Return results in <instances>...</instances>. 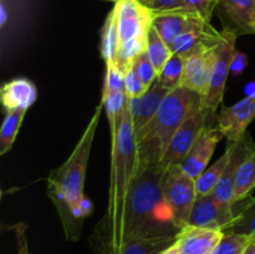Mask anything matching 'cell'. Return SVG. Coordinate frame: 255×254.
Wrapping results in <instances>:
<instances>
[{
	"label": "cell",
	"mask_w": 255,
	"mask_h": 254,
	"mask_svg": "<svg viewBox=\"0 0 255 254\" xmlns=\"http://www.w3.org/2000/svg\"><path fill=\"white\" fill-rule=\"evenodd\" d=\"M243 254H255V239L252 238V241L249 242V244L247 246V248L244 249Z\"/></svg>",
	"instance_id": "37"
},
{
	"label": "cell",
	"mask_w": 255,
	"mask_h": 254,
	"mask_svg": "<svg viewBox=\"0 0 255 254\" xmlns=\"http://www.w3.org/2000/svg\"><path fill=\"white\" fill-rule=\"evenodd\" d=\"M238 35L232 30L223 29L222 37L214 46L213 65L207 94L202 97V109L209 117L217 116L218 107L223 101L226 84L236 57V41Z\"/></svg>",
	"instance_id": "5"
},
{
	"label": "cell",
	"mask_w": 255,
	"mask_h": 254,
	"mask_svg": "<svg viewBox=\"0 0 255 254\" xmlns=\"http://www.w3.org/2000/svg\"><path fill=\"white\" fill-rule=\"evenodd\" d=\"M221 37L214 41L202 42L183 55L184 72L181 87L191 90L201 97H204L211 80L214 46Z\"/></svg>",
	"instance_id": "7"
},
{
	"label": "cell",
	"mask_w": 255,
	"mask_h": 254,
	"mask_svg": "<svg viewBox=\"0 0 255 254\" xmlns=\"http://www.w3.org/2000/svg\"><path fill=\"white\" fill-rule=\"evenodd\" d=\"M228 159L229 151L226 149V152L219 157V159H217L212 166L207 167L202 172L201 176L196 179V189L198 196H208L213 192V189L216 188V186L223 176Z\"/></svg>",
	"instance_id": "23"
},
{
	"label": "cell",
	"mask_w": 255,
	"mask_h": 254,
	"mask_svg": "<svg viewBox=\"0 0 255 254\" xmlns=\"http://www.w3.org/2000/svg\"><path fill=\"white\" fill-rule=\"evenodd\" d=\"M14 232L17 244V254H29L26 239V226L22 223L16 224V226H14Z\"/></svg>",
	"instance_id": "35"
},
{
	"label": "cell",
	"mask_w": 255,
	"mask_h": 254,
	"mask_svg": "<svg viewBox=\"0 0 255 254\" xmlns=\"http://www.w3.org/2000/svg\"><path fill=\"white\" fill-rule=\"evenodd\" d=\"M153 14L179 11L182 9V0H139Z\"/></svg>",
	"instance_id": "34"
},
{
	"label": "cell",
	"mask_w": 255,
	"mask_h": 254,
	"mask_svg": "<svg viewBox=\"0 0 255 254\" xmlns=\"http://www.w3.org/2000/svg\"><path fill=\"white\" fill-rule=\"evenodd\" d=\"M208 119L209 116L203 111L202 105L187 117L186 121L177 129L166 152L162 156L159 164L163 168L168 169L173 167H181L182 162L184 161L189 149L196 142L197 137L199 136L203 127L208 124Z\"/></svg>",
	"instance_id": "8"
},
{
	"label": "cell",
	"mask_w": 255,
	"mask_h": 254,
	"mask_svg": "<svg viewBox=\"0 0 255 254\" xmlns=\"http://www.w3.org/2000/svg\"><path fill=\"white\" fill-rule=\"evenodd\" d=\"M102 109L101 101L69 158L59 168L52 169L47 177V194L59 213L66 239L71 242L80 238L85 218L94 211L91 199L85 196L84 186Z\"/></svg>",
	"instance_id": "2"
},
{
	"label": "cell",
	"mask_w": 255,
	"mask_h": 254,
	"mask_svg": "<svg viewBox=\"0 0 255 254\" xmlns=\"http://www.w3.org/2000/svg\"><path fill=\"white\" fill-rule=\"evenodd\" d=\"M233 208L236 218L227 232L247 234L255 239V196L236 202Z\"/></svg>",
	"instance_id": "20"
},
{
	"label": "cell",
	"mask_w": 255,
	"mask_h": 254,
	"mask_svg": "<svg viewBox=\"0 0 255 254\" xmlns=\"http://www.w3.org/2000/svg\"><path fill=\"white\" fill-rule=\"evenodd\" d=\"M184 72V56L179 54H172L168 61L164 64L161 71L158 72L157 81L168 90H174L181 87L182 79Z\"/></svg>",
	"instance_id": "27"
},
{
	"label": "cell",
	"mask_w": 255,
	"mask_h": 254,
	"mask_svg": "<svg viewBox=\"0 0 255 254\" xmlns=\"http://www.w3.org/2000/svg\"><path fill=\"white\" fill-rule=\"evenodd\" d=\"M176 239L177 237H167L111 242L91 237V244L96 254H159L172 246Z\"/></svg>",
	"instance_id": "14"
},
{
	"label": "cell",
	"mask_w": 255,
	"mask_h": 254,
	"mask_svg": "<svg viewBox=\"0 0 255 254\" xmlns=\"http://www.w3.org/2000/svg\"><path fill=\"white\" fill-rule=\"evenodd\" d=\"M1 104L6 112L27 111L37 99V89L31 80L16 77L1 87Z\"/></svg>",
	"instance_id": "18"
},
{
	"label": "cell",
	"mask_w": 255,
	"mask_h": 254,
	"mask_svg": "<svg viewBox=\"0 0 255 254\" xmlns=\"http://www.w3.org/2000/svg\"><path fill=\"white\" fill-rule=\"evenodd\" d=\"M163 192L176 226L179 229L188 226L196 199L198 197L196 189V179L182 171L181 167L166 169Z\"/></svg>",
	"instance_id": "6"
},
{
	"label": "cell",
	"mask_w": 255,
	"mask_h": 254,
	"mask_svg": "<svg viewBox=\"0 0 255 254\" xmlns=\"http://www.w3.org/2000/svg\"><path fill=\"white\" fill-rule=\"evenodd\" d=\"M252 241V237L247 234L224 232L221 241L217 243L211 254H243L244 249Z\"/></svg>",
	"instance_id": "29"
},
{
	"label": "cell",
	"mask_w": 255,
	"mask_h": 254,
	"mask_svg": "<svg viewBox=\"0 0 255 254\" xmlns=\"http://www.w3.org/2000/svg\"><path fill=\"white\" fill-rule=\"evenodd\" d=\"M223 232L186 226L179 229L176 243L181 254H211Z\"/></svg>",
	"instance_id": "17"
},
{
	"label": "cell",
	"mask_w": 255,
	"mask_h": 254,
	"mask_svg": "<svg viewBox=\"0 0 255 254\" xmlns=\"http://www.w3.org/2000/svg\"><path fill=\"white\" fill-rule=\"evenodd\" d=\"M133 67L147 87H151V85L153 84L157 80V77H158V71H157L156 67L153 66V64L149 61L146 52L142 54L141 56L137 57L136 61L133 62Z\"/></svg>",
	"instance_id": "32"
},
{
	"label": "cell",
	"mask_w": 255,
	"mask_h": 254,
	"mask_svg": "<svg viewBox=\"0 0 255 254\" xmlns=\"http://www.w3.org/2000/svg\"><path fill=\"white\" fill-rule=\"evenodd\" d=\"M255 0H218V9L224 29L237 35L255 34L253 27V10Z\"/></svg>",
	"instance_id": "16"
},
{
	"label": "cell",
	"mask_w": 255,
	"mask_h": 254,
	"mask_svg": "<svg viewBox=\"0 0 255 254\" xmlns=\"http://www.w3.org/2000/svg\"><path fill=\"white\" fill-rule=\"evenodd\" d=\"M164 174L159 163L138 166L119 216L101 219L92 237L111 242L177 237L179 228L164 197Z\"/></svg>",
	"instance_id": "1"
},
{
	"label": "cell",
	"mask_w": 255,
	"mask_h": 254,
	"mask_svg": "<svg viewBox=\"0 0 255 254\" xmlns=\"http://www.w3.org/2000/svg\"><path fill=\"white\" fill-rule=\"evenodd\" d=\"M120 46V36H119V29H117L116 22V14L115 10L112 9L109 12L105 21L104 27L101 31V45H100V50H101V56L107 64H115L117 57V51H119Z\"/></svg>",
	"instance_id": "21"
},
{
	"label": "cell",
	"mask_w": 255,
	"mask_h": 254,
	"mask_svg": "<svg viewBox=\"0 0 255 254\" xmlns=\"http://www.w3.org/2000/svg\"><path fill=\"white\" fill-rule=\"evenodd\" d=\"M109 201L102 221L116 218L124 207L127 191L138 169V152L131 115L126 107L119 128L111 134Z\"/></svg>",
	"instance_id": "4"
},
{
	"label": "cell",
	"mask_w": 255,
	"mask_h": 254,
	"mask_svg": "<svg viewBox=\"0 0 255 254\" xmlns=\"http://www.w3.org/2000/svg\"><path fill=\"white\" fill-rule=\"evenodd\" d=\"M217 126L229 143L239 142L247 134V128L255 119V92L217 115Z\"/></svg>",
	"instance_id": "11"
},
{
	"label": "cell",
	"mask_w": 255,
	"mask_h": 254,
	"mask_svg": "<svg viewBox=\"0 0 255 254\" xmlns=\"http://www.w3.org/2000/svg\"><path fill=\"white\" fill-rule=\"evenodd\" d=\"M217 4L218 0H182V9L179 11L189 16L198 17L203 21L211 22L212 15L217 9Z\"/></svg>",
	"instance_id": "30"
},
{
	"label": "cell",
	"mask_w": 255,
	"mask_h": 254,
	"mask_svg": "<svg viewBox=\"0 0 255 254\" xmlns=\"http://www.w3.org/2000/svg\"><path fill=\"white\" fill-rule=\"evenodd\" d=\"M111 1H119V0H111Z\"/></svg>",
	"instance_id": "39"
},
{
	"label": "cell",
	"mask_w": 255,
	"mask_h": 254,
	"mask_svg": "<svg viewBox=\"0 0 255 254\" xmlns=\"http://www.w3.org/2000/svg\"><path fill=\"white\" fill-rule=\"evenodd\" d=\"M159 254H181V252H179V248H178V246H177V243L174 242L172 246H169L168 248H166L163 252H162V253H159Z\"/></svg>",
	"instance_id": "36"
},
{
	"label": "cell",
	"mask_w": 255,
	"mask_h": 254,
	"mask_svg": "<svg viewBox=\"0 0 255 254\" xmlns=\"http://www.w3.org/2000/svg\"><path fill=\"white\" fill-rule=\"evenodd\" d=\"M148 89L149 87H147L143 84L133 66L127 70L126 74H125V94H126L127 99L142 96Z\"/></svg>",
	"instance_id": "33"
},
{
	"label": "cell",
	"mask_w": 255,
	"mask_h": 254,
	"mask_svg": "<svg viewBox=\"0 0 255 254\" xmlns=\"http://www.w3.org/2000/svg\"><path fill=\"white\" fill-rule=\"evenodd\" d=\"M223 137L224 134L222 133L218 126L207 124L199 136L197 137L196 142L189 149L184 161L182 162V171L193 179L198 178L202 172L208 167L209 161L216 151L217 144L221 142Z\"/></svg>",
	"instance_id": "12"
},
{
	"label": "cell",
	"mask_w": 255,
	"mask_h": 254,
	"mask_svg": "<svg viewBox=\"0 0 255 254\" xmlns=\"http://www.w3.org/2000/svg\"><path fill=\"white\" fill-rule=\"evenodd\" d=\"M25 114L26 111L6 112V116L0 128V156H4L11 149Z\"/></svg>",
	"instance_id": "25"
},
{
	"label": "cell",
	"mask_w": 255,
	"mask_h": 254,
	"mask_svg": "<svg viewBox=\"0 0 255 254\" xmlns=\"http://www.w3.org/2000/svg\"><path fill=\"white\" fill-rule=\"evenodd\" d=\"M198 20V17L189 16L181 11L161 12V14H153V22L152 26L157 30L162 39L172 46L174 41L183 34L184 31L193 26Z\"/></svg>",
	"instance_id": "19"
},
{
	"label": "cell",
	"mask_w": 255,
	"mask_h": 254,
	"mask_svg": "<svg viewBox=\"0 0 255 254\" xmlns=\"http://www.w3.org/2000/svg\"><path fill=\"white\" fill-rule=\"evenodd\" d=\"M146 55L158 72L172 56L171 46L162 39L161 35L153 26L149 29L147 34Z\"/></svg>",
	"instance_id": "24"
},
{
	"label": "cell",
	"mask_w": 255,
	"mask_h": 254,
	"mask_svg": "<svg viewBox=\"0 0 255 254\" xmlns=\"http://www.w3.org/2000/svg\"><path fill=\"white\" fill-rule=\"evenodd\" d=\"M255 188V146L238 169L234 183V203L246 199Z\"/></svg>",
	"instance_id": "22"
},
{
	"label": "cell",
	"mask_w": 255,
	"mask_h": 254,
	"mask_svg": "<svg viewBox=\"0 0 255 254\" xmlns=\"http://www.w3.org/2000/svg\"><path fill=\"white\" fill-rule=\"evenodd\" d=\"M234 218L233 204L222 203L214 199L212 194L198 196L192 209L188 226L224 233L231 228Z\"/></svg>",
	"instance_id": "10"
},
{
	"label": "cell",
	"mask_w": 255,
	"mask_h": 254,
	"mask_svg": "<svg viewBox=\"0 0 255 254\" xmlns=\"http://www.w3.org/2000/svg\"><path fill=\"white\" fill-rule=\"evenodd\" d=\"M202 105V97L184 87L171 90L156 116L136 134L138 166L161 162L169 142L187 117Z\"/></svg>",
	"instance_id": "3"
},
{
	"label": "cell",
	"mask_w": 255,
	"mask_h": 254,
	"mask_svg": "<svg viewBox=\"0 0 255 254\" xmlns=\"http://www.w3.org/2000/svg\"><path fill=\"white\" fill-rule=\"evenodd\" d=\"M169 91L171 90L163 87L156 80L142 96L127 100V109L131 115L134 133H139L156 116Z\"/></svg>",
	"instance_id": "15"
},
{
	"label": "cell",
	"mask_w": 255,
	"mask_h": 254,
	"mask_svg": "<svg viewBox=\"0 0 255 254\" xmlns=\"http://www.w3.org/2000/svg\"><path fill=\"white\" fill-rule=\"evenodd\" d=\"M253 27L255 31V4H254V10H253Z\"/></svg>",
	"instance_id": "38"
},
{
	"label": "cell",
	"mask_w": 255,
	"mask_h": 254,
	"mask_svg": "<svg viewBox=\"0 0 255 254\" xmlns=\"http://www.w3.org/2000/svg\"><path fill=\"white\" fill-rule=\"evenodd\" d=\"M146 49L147 37H137V39H131L121 42L115 64L126 74L127 70L133 66V62L136 61L137 57L146 52Z\"/></svg>",
	"instance_id": "26"
},
{
	"label": "cell",
	"mask_w": 255,
	"mask_h": 254,
	"mask_svg": "<svg viewBox=\"0 0 255 254\" xmlns=\"http://www.w3.org/2000/svg\"><path fill=\"white\" fill-rule=\"evenodd\" d=\"M254 146L255 142L251 137V134L248 133L236 143L227 142V149L229 151V159L221 181L218 182L216 188L211 193L214 199L222 202V203L234 204V183H236L237 173H238L241 164L243 163L249 152L254 148Z\"/></svg>",
	"instance_id": "13"
},
{
	"label": "cell",
	"mask_w": 255,
	"mask_h": 254,
	"mask_svg": "<svg viewBox=\"0 0 255 254\" xmlns=\"http://www.w3.org/2000/svg\"><path fill=\"white\" fill-rule=\"evenodd\" d=\"M106 66L102 99L110 95L125 91V72L116 64H107Z\"/></svg>",
	"instance_id": "31"
},
{
	"label": "cell",
	"mask_w": 255,
	"mask_h": 254,
	"mask_svg": "<svg viewBox=\"0 0 255 254\" xmlns=\"http://www.w3.org/2000/svg\"><path fill=\"white\" fill-rule=\"evenodd\" d=\"M127 100L128 99H127L125 91L117 92V94L110 95V96L101 99L104 109L106 110L107 117H109L111 134H114L117 131L120 124H121L122 117L126 111Z\"/></svg>",
	"instance_id": "28"
},
{
	"label": "cell",
	"mask_w": 255,
	"mask_h": 254,
	"mask_svg": "<svg viewBox=\"0 0 255 254\" xmlns=\"http://www.w3.org/2000/svg\"><path fill=\"white\" fill-rule=\"evenodd\" d=\"M114 10L120 44L137 37H147L153 22V12L139 0H119Z\"/></svg>",
	"instance_id": "9"
}]
</instances>
